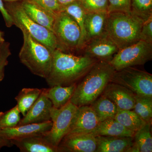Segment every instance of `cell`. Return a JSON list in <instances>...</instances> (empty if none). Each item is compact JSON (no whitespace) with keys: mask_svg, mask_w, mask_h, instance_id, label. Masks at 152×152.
<instances>
[{"mask_svg":"<svg viewBox=\"0 0 152 152\" xmlns=\"http://www.w3.org/2000/svg\"><path fill=\"white\" fill-rule=\"evenodd\" d=\"M115 72L108 62L97 61L76 85L70 102L78 107L90 105L102 94Z\"/></svg>","mask_w":152,"mask_h":152,"instance_id":"2","label":"cell"},{"mask_svg":"<svg viewBox=\"0 0 152 152\" xmlns=\"http://www.w3.org/2000/svg\"><path fill=\"white\" fill-rule=\"evenodd\" d=\"M133 110L145 122L152 123V97L135 96Z\"/></svg>","mask_w":152,"mask_h":152,"instance_id":"27","label":"cell"},{"mask_svg":"<svg viewBox=\"0 0 152 152\" xmlns=\"http://www.w3.org/2000/svg\"><path fill=\"white\" fill-rule=\"evenodd\" d=\"M83 50L85 55L97 61L109 62L119 50L107 34L90 41Z\"/></svg>","mask_w":152,"mask_h":152,"instance_id":"10","label":"cell"},{"mask_svg":"<svg viewBox=\"0 0 152 152\" xmlns=\"http://www.w3.org/2000/svg\"><path fill=\"white\" fill-rule=\"evenodd\" d=\"M108 14L115 12H131V0H108Z\"/></svg>","mask_w":152,"mask_h":152,"instance_id":"32","label":"cell"},{"mask_svg":"<svg viewBox=\"0 0 152 152\" xmlns=\"http://www.w3.org/2000/svg\"><path fill=\"white\" fill-rule=\"evenodd\" d=\"M76 85L74 84L67 86H55L44 90L47 97L51 102L53 107L59 109L70 100Z\"/></svg>","mask_w":152,"mask_h":152,"instance_id":"21","label":"cell"},{"mask_svg":"<svg viewBox=\"0 0 152 152\" xmlns=\"http://www.w3.org/2000/svg\"><path fill=\"white\" fill-rule=\"evenodd\" d=\"M20 112L16 105L5 112H0V129L16 126L20 121Z\"/></svg>","mask_w":152,"mask_h":152,"instance_id":"29","label":"cell"},{"mask_svg":"<svg viewBox=\"0 0 152 152\" xmlns=\"http://www.w3.org/2000/svg\"><path fill=\"white\" fill-rule=\"evenodd\" d=\"M53 104L47 97L44 88L24 116L20 119L18 126L37 124L51 121V111Z\"/></svg>","mask_w":152,"mask_h":152,"instance_id":"12","label":"cell"},{"mask_svg":"<svg viewBox=\"0 0 152 152\" xmlns=\"http://www.w3.org/2000/svg\"><path fill=\"white\" fill-rule=\"evenodd\" d=\"M102 95L114 103L119 110H133L135 104V95L121 85L110 82Z\"/></svg>","mask_w":152,"mask_h":152,"instance_id":"15","label":"cell"},{"mask_svg":"<svg viewBox=\"0 0 152 152\" xmlns=\"http://www.w3.org/2000/svg\"><path fill=\"white\" fill-rule=\"evenodd\" d=\"M5 2H15L21 1V0H3Z\"/></svg>","mask_w":152,"mask_h":152,"instance_id":"39","label":"cell"},{"mask_svg":"<svg viewBox=\"0 0 152 152\" xmlns=\"http://www.w3.org/2000/svg\"><path fill=\"white\" fill-rule=\"evenodd\" d=\"M4 6L12 18L13 25L21 31L27 32L51 51L53 52L57 49L56 40L53 33L30 18L22 7L20 2H5Z\"/></svg>","mask_w":152,"mask_h":152,"instance_id":"5","label":"cell"},{"mask_svg":"<svg viewBox=\"0 0 152 152\" xmlns=\"http://www.w3.org/2000/svg\"><path fill=\"white\" fill-rule=\"evenodd\" d=\"M97 61L86 55L76 56L56 49L53 52L50 69L45 79L50 87L76 84Z\"/></svg>","mask_w":152,"mask_h":152,"instance_id":"1","label":"cell"},{"mask_svg":"<svg viewBox=\"0 0 152 152\" xmlns=\"http://www.w3.org/2000/svg\"><path fill=\"white\" fill-rule=\"evenodd\" d=\"M22 31L23 43L19 54L21 63L34 75L45 79L50 69L53 52L27 32Z\"/></svg>","mask_w":152,"mask_h":152,"instance_id":"4","label":"cell"},{"mask_svg":"<svg viewBox=\"0 0 152 152\" xmlns=\"http://www.w3.org/2000/svg\"><path fill=\"white\" fill-rule=\"evenodd\" d=\"M10 141L13 145H15L22 152H62L59 147L52 145L44 134Z\"/></svg>","mask_w":152,"mask_h":152,"instance_id":"16","label":"cell"},{"mask_svg":"<svg viewBox=\"0 0 152 152\" xmlns=\"http://www.w3.org/2000/svg\"><path fill=\"white\" fill-rule=\"evenodd\" d=\"M13 146L10 140L2 138L0 137V149L4 147H11Z\"/></svg>","mask_w":152,"mask_h":152,"instance_id":"36","label":"cell"},{"mask_svg":"<svg viewBox=\"0 0 152 152\" xmlns=\"http://www.w3.org/2000/svg\"><path fill=\"white\" fill-rule=\"evenodd\" d=\"M86 13H107L108 0H79Z\"/></svg>","mask_w":152,"mask_h":152,"instance_id":"30","label":"cell"},{"mask_svg":"<svg viewBox=\"0 0 152 152\" xmlns=\"http://www.w3.org/2000/svg\"><path fill=\"white\" fill-rule=\"evenodd\" d=\"M144 22L131 12L110 13L106 20V33L121 50L140 40Z\"/></svg>","mask_w":152,"mask_h":152,"instance_id":"3","label":"cell"},{"mask_svg":"<svg viewBox=\"0 0 152 152\" xmlns=\"http://www.w3.org/2000/svg\"><path fill=\"white\" fill-rule=\"evenodd\" d=\"M78 107L69 102L59 109L53 107L51 111V129L44 136L50 142L59 147L62 139L68 134Z\"/></svg>","mask_w":152,"mask_h":152,"instance_id":"9","label":"cell"},{"mask_svg":"<svg viewBox=\"0 0 152 152\" xmlns=\"http://www.w3.org/2000/svg\"><path fill=\"white\" fill-rule=\"evenodd\" d=\"M51 121L37 124L17 126L12 128L0 129V137L6 140H18L31 136L42 134L51 129Z\"/></svg>","mask_w":152,"mask_h":152,"instance_id":"14","label":"cell"},{"mask_svg":"<svg viewBox=\"0 0 152 152\" xmlns=\"http://www.w3.org/2000/svg\"><path fill=\"white\" fill-rule=\"evenodd\" d=\"M4 38V34L1 31H0V46L5 42Z\"/></svg>","mask_w":152,"mask_h":152,"instance_id":"38","label":"cell"},{"mask_svg":"<svg viewBox=\"0 0 152 152\" xmlns=\"http://www.w3.org/2000/svg\"><path fill=\"white\" fill-rule=\"evenodd\" d=\"M58 147L62 152H95L97 142L96 137L91 133L68 134L64 137Z\"/></svg>","mask_w":152,"mask_h":152,"instance_id":"11","label":"cell"},{"mask_svg":"<svg viewBox=\"0 0 152 152\" xmlns=\"http://www.w3.org/2000/svg\"><path fill=\"white\" fill-rule=\"evenodd\" d=\"M57 1L60 5L63 7L78 0H57Z\"/></svg>","mask_w":152,"mask_h":152,"instance_id":"37","label":"cell"},{"mask_svg":"<svg viewBox=\"0 0 152 152\" xmlns=\"http://www.w3.org/2000/svg\"><path fill=\"white\" fill-rule=\"evenodd\" d=\"M0 12L2 15L7 27L10 28L13 25L12 20L5 7L4 3L3 0H0Z\"/></svg>","mask_w":152,"mask_h":152,"instance_id":"35","label":"cell"},{"mask_svg":"<svg viewBox=\"0 0 152 152\" xmlns=\"http://www.w3.org/2000/svg\"><path fill=\"white\" fill-rule=\"evenodd\" d=\"M11 55L10 43L5 41L0 46V82L4 77L5 69L8 64V58Z\"/></svg>","mask_w":152,"mask_h":152,"instance_id":"31","label":"cell"},{"mask_svg":"<svg viewBox=\"0 0 152 152\" xmlns=\"http://www.w3.org/2000/svg\"><path fill=\"white\" fill-rule=\"evenodd\" d=\"M134 133V132L125 128L115 119H110L99 123L91 134L95 137L102 136L133 137Z\"/></svg>","mask_w":152,"mask_h":152,"instance_id":"20","label":"cell"},{"mask_svg":"<svg viewBox=\"0 0 152 152\" xmlns=\"http://www.w3.org/2000/svg\"><path fill=\"white\" fill-rule=\"evenodd\" d=\"M61 11H64L70 15L80 27L81 32L80 48V50H83L85 44V20L86 12L82 7L79 0L62 7Z\"/></svg>","mask_w":152,"mask_h":152,"instance_id":"24","label":"cell"},{"mask_svg":"<svg viewBox=\"0 0 152 152\" xmlns=\"http://www.w3.org/2000/svg\"><path fill=\"white\" fill-rule=\"evenodd\" d=\"M20 2L25 12L30 18L53 32L56 14L26 0H22Z\"/></svg>","mask_w":152,"mask_h":152,"instance_id":"19","label":"cell"},{"mask_svg":"<svg viewBox=\"0 0 152 152\" xmlns=\"http://www.w3.org/2000/svg\"><path fill=\"white\" fill-rule=\"evenodd\" d=\"M107 13H87L85 20L84 47L90 41L106 34Z\"/></svg>","mask_w":152,"mask_h":152,"instance_id":"17","label":"cell"},{"mask_svg":"<svg viewBox=\"0 0 152 152\" xmlns=\"http://www.w3.org/2000/svg\"><path fill=\"white\" fill-rule=\"evenodd\" d=\"M22 1V0H21ZM40 6L53 13L56 14L61 10L62 7L57 0H26Z\"/></svg>","mask_w":152,"mask_h":152,"instance_id":"33","label":"cell"},{"mask_svg":"<svg viewBox=\"0 0 152 152\" xmlns=\"http://www.w3.org/2000/svg\"><path fill=\"white\" fill-rule=\"evenodd\" d=\"M94 111L99 122L105 120L114 119L118 109L116 105L103 95L98 97L90 105Z\"/></svg>","mask_w":152,"mask_h":152,"instance_id":"23","label":"cell"},{"mask_svg":"<svg viewBox=\"0 0 152 152\" xmlns=\"http://www.w3.org/2000/svg\"><path fill=\"white\" fill-rule=\"evenodd\" d=\"M110 82L126 87L135 96L152 97V75L133 67L116 71Z\"/></svg>","mask_w":152,"mask_h":152,"instance_id":"7","label":"cell"},{"mask_svg":"<svg viewBox=\"0 0 152 152\" xmlns=\"http://www.w3.org/2000/svg\"><path fill=\"white\" fill-rule=\"evenodd\" d=\"M131 11L145 22L152 17V0H131Z\"/></svg>","mask_w":152,"mask_h":152,"instance_id":"28","label":"cell"},{"mask_svg":"<svg viewBox=\"0 0 152 152\" xmlns=\"http://www.w3.org/2000/svg\"><path fill=\"white\" fill-rule=\"evenodd\" d=\"M114 119L125 128L134 132L146 123L133 110L118 109Z\"/></svg>","mask_w":152,"mask_h":152,"instance_id":"25","label":"cell"},{"mask_svg":"<svg viewBox=\"0 0 152 152\" xmlns=\"http://www.w3.org/2000/svg\"><path fill=\"white\" fill-rule=\"evenodd\" d=\"M99 123L98 117L91 106L79 107L67 134L91 133Z\"/></svg>","mask_w":152,"mask_h":152,"instance_id":"13","label":"cell"},{"mask_svg":"<svg viewBox=\"0 0 152 152\" xmlns=\"http://www.w3.org/2000/svg\"><path fill=\"white\" fill-rule=\"evenodd\" d=\"M57 49L70 53L80 50L81 32L75 20L64 11L56 14L53 28Z\"/></svg>","mask_w":152,"mask_h":152,"instance_id":"6","label":"cell"},{"mask_svg":"<svg viewBox=\"0 0 152 152\" xmlns=\"http://www.w3.org/2000/svg\"><path fill=\"white\" fill-rule=\"evenodd\" d=\"M152 123H146L134 133L133 144L129 152H152Z\"/></svg>","mask_w":152,"mask_h":152,"instance_id":"22","label":"cell"},{"mask_svg":"<svg viewBox=\"0 0 152 152\" xmlns=\"http://www.w3.org/2000/svg\"><path fill=\"white\" fill-rule=\"evenodd\" d=\"M96 152H129L133 144V137L97 136Z\"/></svg>","mask_w":152,"mask_h":152,"instance_id":"18","label":"cell"},{"mask_svg":"<svg viewBox=\"0 0 152 152\" xmlns=\"http://www.w3.org/2000/svg\"><path fill=\"white\" fill-rule=\"evenodd\" d=\"M140 38V40L152 43V17L144 22Z\"/></svg>","mask_w":152,"mask_h":152,"instance_id":"34","label":"cell"},{"mask_svg":"<svg viewBox=\"0 0 152 152\" xmlns=\"http://www.w3.org/2000/svg\"><path fill=\"white\" fill-rule=\"evenodd\" d=\"M152 59V43L140 40L121 49L110 62L116 71L129 67L142 65Z\"/></svg>","mask_w":152,"mask_h":152,"instance_id":"8","label":"cell"},{"mask_svg":"<svg viewBox=\"0 0 152 152\" xmlns=\"http://www.w3.org/2000/svg\"><path fill=\"white\" fill-rule=\"evenodd\" d=\"M42 89L24 88L15 98L21 113L24 116L42 92Z\"/></svg>","mask_w":152,"mask_h":152,"instance_id":"26","label":"cell"}]
</instances>
